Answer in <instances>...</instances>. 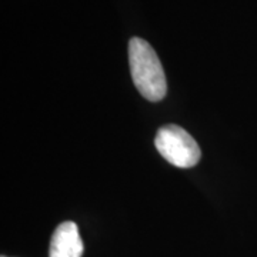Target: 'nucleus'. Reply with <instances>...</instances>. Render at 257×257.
Here are the masks:
<instances>
[{
	"label": "nucleus",
	"mask_w": 257,
	"mask_h": 257,
	"mask_svg": "<svg viewBox=\"0 0 257 257\" xmlns=\"http://www.w3.org/2000/svg\"><path fill=\"white\" fill-rule=\"evenodd\" d=\"M128 63L139 93L149 101L162 100L167 92V83L155 49L146 40L132 37L128 42Z\"/></svg>",
	"instance_id": "f257e3e1"
},
{
	"label": "nucleus",
	"mask_w": 257,
	"mask_h": 257,
	"mask_svg": "<svg viewBox=\"0 0 257 257\" xmlns=\"http://www.w3.org/2000/svg\"><path fill=\"white\" fill-rule=\"evenodd\" d=\"M157 150L170 165L189 169L197 165L202 157L196 140L180 126L169 124L159 128L155 139Z\"/></svg>",
	"instance_id": "f03ea898"
},
{
	"label": "nucleus",
	"mask_w": 257,
	"mask_h": 257,
	"mask_svg": "<svg viewBox=\"0 0 257 257\" xmlns=\"http://www.w3.org/2000/svg\"><path fill=\"white\" fill-rule=\"evenodd\" d=\"M82 237L74 221H64L55 230L50 240L49 257H82Z\"/></svg>",
	"instance_id": "7ed1b4c3"
},
{
	"label": "nucleus",
	"mask_w": 257,
	"mask_h": 257,
	"mask_svg": "<svg viewBox=\"0 0 257 257\" xmlns=\"http://www.w3.org/2000/svg\"><path fill=\"white\" fill-rule=\"evenodd\" d=\"M2 257H6V256H2Z\"/></svg>",
	"instance_id": "20e7f679"
}]
</instances>
